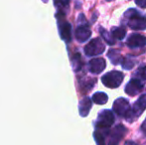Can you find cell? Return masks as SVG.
<instances>
[{
    "mask_svg": "<svg viewBox=\"0 0 146 145\" xmlns=\"http://www.w3.org/2000/svg\"><path fill=\"white\" fill-rule=\"evenodd\" d=\"M124 145H137V144L135 143V142H133V141H127Z\"/></svg>",
    "mask_w": 146,
    "mask_h": 145,
    "instance_id": "cell-26",
    "label": "cell"
},
{
    "mask_svg": "<svg viewBox=\"0 0 146 145\" xmlns=\"http://www.w3.org/2000/svg\"><path fill=\"white\" fill-rule=\"evenodd\" d=\"M106 63L102 58L92 59L88 63V71L92 73H100L106 69Z\"/></svg>",
    "mask_w": 146,
    "mask_h": 145,
    "instance_id": "cell-12",
    "label": "cell"
},
{
    "mask_svg": "<svg viewBox=\"0 0 146 145\" xmlns=\"http://www.w3.org/2000/svg\"><path fill=\"white\" fill-rule=\"evenodd\" d=\"M124 20L127 26L132 30L146 29V16L136 9H128L124 13Z\"/></svg>",
    "mask_w": 146,
    "mask_h": 145,
    "instance_id": "cell-1",
    "label": "cell"
},
{
    "mask_svg": "<svg viewBox=\"0 0 146 145\" xmlns=\"http://www.w3.org/2000/svg\"><path fill=\"white\" fill-rule=\"evenodd\" d=\"M113 111L115 112L117 115L127 118L131 112V107L128 101H126L123 97L116 99L113 103Z\"/></svg>",
    "mask_w": 146,
    "mask_h": 145,
    "instance_id": "cell-6",
    "label": "cell"
},
{
    "mask_svg": "<svg viewBox=\"0 0 146 145\" xmlns=\"http://www.w3.org/2000/svg\"><path fill=\"white\" fill-rule=\"evenodd\" d=\"M48 1V0H43V2H47Z\"/></svg>",
    "mask_w": 146,
    "mask_h": 145,
    "instance_id": "cell-27",
    "label": "cell"
},
{
    "mask_svg": "<svg viewBox=\"0 0 146 145\" xmlns=\"http://www.w3.org/2000/svg\"><path fill=\"white\" fill-rule=\"evenodd\" d=\"M135 75H136L137 79H139L140 81H146V66L140 67V68L136 71Z\"/></svg>",
    "mask_w": 146,
    "mask_h": 145,
    "instance_id": "cell-23",
    "label": "cell"
},
{
    "mask_svg": "<svg viewBox=\"0 0 146 145\" xmlns=\"http://www.w3.org/2000/svg\"><path fill=\"white\" fill-rule=\"evenodd\" d=\"M94 140H96V144L98 145H104L106 144V140H104V136L102 134L100 129H96L94 133Z\"/></svg>",
    "mask_w": 146,
    "mask_h": 145,
    "instance_id": "cell-22",
    "label": "cell"
},
{
    "mask_svg": "<svg viewBox=\"0 0 146 145\" xmlns=\"http://www.w3.org/2000/svg\"><path fill=\"white\" fill-rule=\"evenodd\" d=\"M90 35H92V31H90V27H88L87 20L86 19L84 20L83 23L80 22V25L78 26V28L76 29V32H75L76 39H77L80 43H84L90 39Z\"/></svg>",
    "mask_w": 146,
    "mask_h": 145,
    "instance_id": "cell-8",
    "label": "cell"
},
{
    "mask_svg": "<svg viewBox=\"0 0 146 145\" xmlns=\"http://www.w3.org/2000/svg\"><path fill=\"white\" fill-rule=\"evenodd\" d=\"M90 109H92V99L90 97H85L80 101L79 105V111H80V115L86 117L88 114Z\"/></svg>",
    "mask_w": 146,
    "mask_h": 145,
    "instance_id": "cell-13",
    "label": "cell"
},
{
    "mask_svg": "<svg viewBox=\"0 0 146 145\" xmlns=\"http://www.w3.org/2000/svg\"><path fill=\"white\" fill-rule=\"evenodd\" d=\"M106 51V45L100 38H94L90 41L85 47V54L88 57L100 55Z\"/></svg>",
    "mask_w": 146,
    "mask_h": 145,
    "instance_id": "cell-4",
    "label": "cell"
},
{
    "mask_svg": "<svg viewBox=\"0 0 146 145\" xmlns=\"http://www.w3.org/2000/svg\"><path fill=\"white\" fill-rule=\"evenodd\" d=\"M121 65H122V68L125 69V70H131V69L134 67L135 63L130 57H126V58H124V59L122 58Z\"/></svg>",
    "mask_w": 146,
    "mask_h": 145,
    "instance_id": "cell-21",
    "label": "cell"
},
{
    "mask_svg": "<svg viewBox=\"0 0 146 145\" xmlns=\"http://www.w3.org/2000/svg\"><path fill=\"white\" fill-rule=\"evenodd\" d=\"M108 57L110 59V62L114 65L119 64V63H121V61H122L121 54L117 50H110V52L108 53Z\"/></svg>",
    "mask_w": 146,
    "mask_h": 145,
    "instance_id": "cell-16",
    "label": "cell"
},
{
    "mask_svg": "<svg viewBox=\"0 0 146 145\" xmlns=\"http://www.w3.org/2000/svg\"><path fill=\"white\" fill-rule=\"evenodd\" d=\"M145 109H146V95H141L138 99V101L134 103V107L131 109V112L128 117L126 118V120H128V121L134 120V118L139 117Z\"/></svg>",
    "mask_w": 146,
    "mask_h": 145,
    "instance_id": "cell-7",
    "label": "cell"
},
{
    "mask_svg": "<svg viewBox=\"0 0 146 145\" xmlns=\"http://www.w3.org/2000/svg\"><path fill=\"white\" fill-rule=\"evenodd\" d=\"M54 4L59 9V11L65 13V10L69 8L70 0H54Z\"/></svg>",
    "mask_w": 146,
    "mask_h": 145,
    "instance_id": "cell-20",
    "label": "cell"
},
{
    "mask_svg": "<svg viewBox=\"0 0 146 145\" xmlns=\"http://www.w3.org/2000/svg\"><path fill=\"white\" fill-rule=\"evenodd\" d=\"M94 83H96V79H87L85 81H81V89L84 93L86 91H88L94 85Z\"/></svg>",
    "mask_w": 146,
    "mask_h": 145,
    "instance_id": "cell-18",
    "label": "cell"
},
{
    "mask_svg": "<svg viewBox=\"0 0 146 145\" xmlns=\"http://www.w3.org/2000/svg\"><path fill=\"white\" fill-rule=\"evenodd\" d=\"M135 4L140 8H146V0H135Z\"/></svg>",
    "mask_w": 146,
    "mask_h": 145,
    "instance_id": "cell-24",
    "label": "cell"
},
{
    "mask_svg": "<svg viewBox=\"0 0 146 145\" xmlns=\"http://www.w3.org/2000/svg\"><path fill=\"white\" fill-rule=\"evenodd\" d=\"M141 129H142L144 132H146V119L144 120V121H143L142 125H141Z\"/></svg>",
    "mask_w": 146,
    "mask_h": 145,
    "instance_id": "cell-25",
    "label": "cell"
},
{
    "mask_svg": "<svg viewBox=\"0 0 146 145\" xmlns=\"http://www.w3.org/2000/svg\"><path fill=\"white\" fill-rule=\"evenodd\" d=\"M124 79V75L118 71H112L102 77V81L104 85L110 89H116L121 85Z\"/></svg>",
    "mask_w": 146,
    "mask_h": 145,
    "instance_id": "cell-3",
    "label": "cell"
},
{
    "mask_svg": "<svg viewBox=\"0 0 146 145\" xmlns=\"http://www.w3.org/2000/svg\"><path fill=\"white\" fill-rule=\"evenodd\" d=\"M72 65H73V69L75 72H79V71L82 70V68L84 66V63L80 53H76L73 56V58H72Z\"/></svg>",
    "mask_w": 146,
    "mask_h": 145,
    "instance_id": "cell-14",
    "label": "cell"
},
{
    "mask_svg": "<svg viewBox=\"0 0 146 145\" xmlns=\"http://www.w3.org/2000/svg\"><path fill=\"white\" fill-rule=\"evenodd\" d=\"M92 99L98 105H106L108 101V97L106 93H102V91H98L92 95Z\"/></svg>",
    "mask_w": 146,
    "mask_h": 145,
    "instance_id": "cell-15",
    "label": "cell"
},
{
    "mask_svg": "<svg viewBox=\"0 0 146 145\" xmlns=\"http://www.w3.org/2000/svg\"><path fill=\"white\" fill-rule=\"evenodd\" d=\"M143 89V83L137 77H133L125 85V93L130 97H134L138 93H140Z\"/></svg>",
    "mask_w": 146,
    "mask_h": 145,
    "instance_id": "cell-10",
    "label": "cell"
},
{
    "mask_svg": "<svg viewBox=\"0 0 146 145\" xmlns=\"http://www.w3.org/2000/svg\"><path fill=\"white\" fill-rule=\"evenodd\" d=\"M114 122V115L112 111L106 109L102 110L98 114V120H96V128L98 129H108L113 124Z\"/></svg>",
    "mask_w": 146,
    "mask_h": 145,
    "instance_id": "cell-5",
    "label": "cell"
},
{
    "mask_svg": "<svg viewBox=\"0 0 146 145\" xmlns=\"http://www.w3.org/2000/svg\"><path fill=\"white\" fill-rule=\"evenodd\" d=\"M111 35L116 40H122L126 35V30L123 27H112Z\"/></svg>",
    "mask_w": 146,
    "mask_h": 145,
    "instance_id": "cell-17",
    "label": "cell"
},
{
    "mask_svg": "<svg viewBox=\"0 0 146 145\" xmlns=\"http://www.w3.org/2000/svg\"><path fill=\"white\" fill-rule=\"evenodd\" d=\"M56 17H57V20H58V28H59V33H60L61 38L67 43L71 42L72 26H71V24L66 20L65 13L59 11L58 13H57Z\"/></svg>",
    "mask_w": 146,
    "mask_h": 145,
    "instance_id": "cell-2",
    "label": "cell"
},
{
    "mask_svg": "<svg viewBox=\"0 0 146 145\" xmlns=\"http://www.w3.org/2000/svg\"><path fill=\"white\" fill-rule=\"evenodd\" d=\"M129 48H142L146 46V37L140 34H131L126 42Z\"/></svg>",
    "mask_w": 146,
    "mask_h": 145,
    "instance_id": "cell-11",
    "label": "cell"
},
{
    "mask_svg": "<svg viewBox=\"0 0 146 145\" xmlns=\"http://www.w3.org/2000/svg\"><path fill=\"white\" fill-rule=\"evenodd\" d=\"M100 33L108 45H114L115 44V41H114V38L112 37V35H110V33H108L106 30H104L102 27L100 28Z\"/></svg>",
    "mask_w": 146,
    "mask_h": 145,
    "instance_id": "cell-19",
    "label": "cell"
},
{
    "mask_svg": "<svg viewBox=\"0 0 146 145\" xmlns=\"http://www.w3.org/2000/svg\"><path fill=\"white\" fill-rule=\"evenodd\" d=\"M106 1H112V0H106Z\"/></svg>",
    "mask_w": 146,
    "mask_h": 145,
    "instance_id": "cell-28",
    "label": "cell"
},
{
    "mask_svg": "<svg viewBox=\"0 0 146 145\" xmlns=\"http://www.w3.org/2000/svg\"><path fill=\"white\" fill-rule=\"evenodd\" d=\"M126 132H127L126 127H125L124 125H122V124H118V125L114 127V129L112 130V132L110 133L108 144L110 145H118V143L120 142V140L125 136Z\"/></svg>",
    "mask_w": 146,
    "mask_h": 145,
    "instance_id": "cell-9",
    "label": "cell"
}]
</instances>
